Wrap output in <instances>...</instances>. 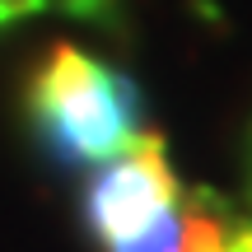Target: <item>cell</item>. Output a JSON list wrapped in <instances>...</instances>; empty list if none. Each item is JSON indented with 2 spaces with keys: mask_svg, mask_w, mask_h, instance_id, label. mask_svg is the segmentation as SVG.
<instances>
[{
  "mask_svg": "<svg viewBox=\"0 0 252 252\" xmlns=\"http://www.w3.org/2000/svg\"><path fill=\"white\" fill-rule=\"evenodd\" d=\"M47 5H61L65 14H80V19H103V14H112L117 0H47Z\"/></svg>",
  "mask_w": 252,
  "mask_h": 252,
  "instance_id": "5",
  "label": "cell"
},
{
  "mask_svg": "<svg viewBox=\"0 0 252 252\" xmlns=\"http://www.w3.org/2000/svg\"><path fill=\"white\" fill-rule=\"evenodd\" d=\"M229 252H252V224H238L234 243H229Z\"/></svg>",
  "mask_w": 252,
  "mask_h": 252,
  "instance_id": "7",
  "label": "cell"
},
{
  "mask_svg": "<svg viewBox=\"0 0 252 252\" xmlns=\"http://www.w3.org/2000/svg\"><path fill=\"white\" fill-rule=\"evenodd\" d=\"M178 196H182V187L168 163L163 135L140 131L122 154L103 159L89 173L84 196H80V220L94 243L103 252H112L126 238H135L140 229H150L163 210H173Z\"/></svg>",
  "mask_w": 252,
  "mask_h": 252,
  "instance_id": "2",
  "label": "cell"
},
{
  "mask_svg": "<svg viewBox=\"0 0 252 252\" xmlns=\"http://www.w3.org/2000/svg\"><path fill=\"white\" fill-rule=\"evenodd\" d=\"M33 140L56 168H89L122 154L145 131L140 84L117 65L94 61L75 42H56L24 89Z\"/></svg>",
  "mask_w": 252,
  "mask_h": 252,
  "instance_id": "1",
  "label": "cell"
},
{
  "mask_svg": "<svg viewBox=\"0 0 252 252\" xmlns=\"http://www.w3.org/2000/svg\"><path fill=\"white\" fill-rule=\"evenodd\" d=\"M37 9H47V0H0V24L24 19V14H37Z\"/></svg>",
  "mask_w": 252,
  "mask_h": 252,
  "instance_id": "6",
  "label": "cell"
},
{
  "mask_svg": "<svg viewBox=\"0 0 252 252\" xmlns=\"http://www.w3.org/2000/svg\"><path fill=\"white\" fill-rule=\"evenodd\" d=\"M238 206L210 187H191L178 196V238L182 252H229L238 234Z\"/></svg>",
  "mask_w": 252,
  "mask_h": 252,
  "instance_id": "3",
  "label": "cell"
},
{
  "mask_svg": "<svg viewBox=\"0 0 252 252\" xmlns=\"http://www.w3.org/2000/svg\"><path fill=\"white\" fill-rule=\"evenodd\" d=\"M112 252H182V238H178V206L163 210L150 229H140L135 238H126V243L112 248Z\"/></svg>",
  "mask_w": 252,
  "mask_h": 252,
  "instance_id": "4",
  "label": "cell"
}]
</instances>
